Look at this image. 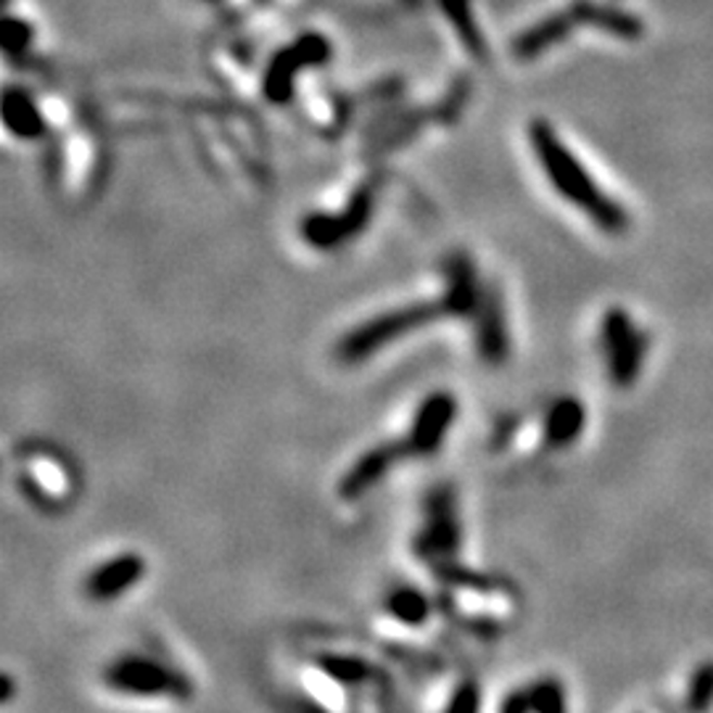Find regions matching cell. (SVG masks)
I'll list each match as a JSON object with an SVG mask.
<instances>
[{"mask_svg": "<svg viewBox=\"0 0 713 713\" xmlns=\"http://www.w3.org/2000/svg\"><path fill=\"white\" fill-rule=\"evenodd\" d=\"M576 11L578 16H582V24L600 29V33L611 35V38L634 42V40H642L645 35L642 20L615 9V5L595 3V0H576Z\"/></svg>", "mask_w": 713, "mask_h": 713, "instance_id": "d6986e66", "label": "cell"}, {"mask_svg": "<svg viewBox=\"0 0 713 713\" xmlns=\"http://www.w3.org/2000/svg\"><path fill=\"white\" fill-rule=\"evenodd\" d=\"M713 709V661H700L692 669L685 690V713H711Z\"/></svg>", "mask_w": 713, "mask_h": 713, "instance_id": "44dd1931", "label": "cell"}, {"mask_svg": "<svg viewBox=\"0 0 713 713\" xmlns=\"http://www.w3.org/2000/svg\"><path fill=\"white\" fill-rule=\"evenodd\" d=\"M0 112H3L5 130L14 132L16 138L40 140L46 136V117H42L38 103H35L27 90L9 85V88L3 90V106H0Z\"/></svg>", "mask_w": 713, "mask_h": 713, "instance_id": "ac0fdd59", "label": "cell"}, {"mask_svg": "<svg viewBox=\"0 0 713 713\" xmlns=\"http://www.w3.org/2000/svg\"><path fill=\"white\" fill-rule=\"evenodd\" d=\"M578 24H582V16H578L576 3L565 5L563 11H558V14L545 16V20L536 22L534 27L523 29V33L513 40L515 59L518 61L539 59L542 53L550 51V48H555V46H560V42L569 38Z\"/></svg>", "mask_w": 713, "mask_h": 713, "instance_id": "4fadbf2b", "label": "cell"}, {"mask_svg": "<svg viewBox=\"0 0 713 713\" xmlns=\"http://www.w3.org/2000/svg\"><path fill=\"white\" fill-rule=\"evenodd\" d=\"M24 489L38 505H59L69 495V471L66 462L53 453H38L24 466Z\"/></svg>", "mask_w": 713, "mask_h": 713, "instance_id": "9a60e30c", "label": "cell"}, {"mask_svg": "<svg viewBox=\"0 0 713 713\" xmlns=\"http://www.w3.org/2000/svg\"><path fill=\"white\" fill-rule=\"evenodd\" d=\"M442 317H453V309H449L444 294L438 298H431V302H416L399 309H389V313L370 317L368 322H362L355 331L346 333V336L339 341L336 357L346 365L365 362V359L386 349L394 341L412 336L420 328L431 326V322L442 320Z\"/></svg>", "mask_w": 713, "mask_h": 713, "instance_id": "3957f363", "label": "cell"}, {"mask_svg": "<svg viewBox=\"0 0 713 713\" xmlns=\"http://www.w3.org/2000/svg\"><path fill=\"white\" fill-rule=\"evenodd\" d=\"M526 132L536 162H539L542 173H545L547 182L555 188V193L565 199V204L576 206L584 217L593 219L595 228H600L602 233L624 235L632 225L629 212L597 186L593 175L587 173V167L563 143V138L558 136V130H555L550 122L534 119Z\"/></svg>", "mask_w": 713, "mask_h": 713, "instance_id": "6da1fadb", "label": "cell"}, {"mask_svg": "<svg viewBox=\"0 0 713 713\" xmlns=\"http://www.w3.org/2000/svg\"><path fill=\"white\" fill-rule=\"evenodd\" d=\"M383 615L405 629H425L434 619V600L412 584H399L383 597Z\"/></svg>", "mask_w": 713, "mask_h": 713, "instance_id": "e0dca14e", "label": "cell"}, {"mask_svg": "<svg viewBox=\"0 0 713 713\" xmlns=\"http://www.w3.org/2000/svg\"><path fill=\"white\" fill-rule=\"evenodd\" d=\"M103 690L149 703H188L196 685L182 669L149 653H122L101 672Z\"/></svg>", "mask_w": 713, "mask_h": 713, "instance_id": "7a4b0ae2", "label": "cell"}, {"mask_svg": "<svg viewBox=\"0 0 713 713\" xmlns=\"http://www.w3.org/2000/svg\"><path fill=\"white\" fill-rule=\"evenodd\" d=\"M442 9L444 14L449 16V22H453L457 35H460L462 46H466L475 59H484L486 42L479 35V27H475V20L471 14V0H442Z\"/></svg>", "mask_w": 713, "mask_h": 713, "instance_id": "ffe728a7", "label": "cell"}, {"mask_svg": "<svg viewBox=\"0 0 713 713\" xmlns=\"http://www.w3.org/2000/svg\"><path fill=\"white\" fill-rule=\"evenodd\" d=\"M587 429V407L576 396H558L542 420V442L550 449H569Z\"/></svg>", "mask_w": 713, "mask_h": 713, "instance_id": "5bb4252c", "label": "cell"}, {"mask_svg": "<svg viewBox=\"0 0 713 713\" xmlns=\"http://www.w3.org/2000/svg\"><path fill=\"white\" fill-rule=\"evenodd\" d=\"M0 42H3V51L9 56H20V53L33 46V27L24 20H16V16H5Z\"/></svg>", "mask_w": 713, "mask_h": 713, "instance_id": "603a6c76", "label": "cell"}, {"mask_svg": "<svg viewBox=\"0 0 713 713\" xmlns=\"http://www.w3.org/2000/svg\"><path fill=\"white\" fill-rule=\"evenodd\" d=\"M497 713H569V692L558 676H536L505 695Z\"/></svg>", "mask_w": 713, "mask_h": 713, "instance_id": "7c38bea8", "label": "cell"}, {"mask_svg": "<svg viewBox=\"0 0 713 713\" xmlns=\"http://www.w3.org/2000/svg\"><path fill=\"white\" fill-rule=\"evenodd\" d=\"M460 513H457L455 492L447 486H438L425 499L423 523H420L412 550L420 558V563H429L434 569L455 563L457 550H460Z\"/></svg>", "mask_w": 713, "mask_h": 713, "instance_id": "5b68a950", "label": "cell"}, {"mask_svg": "<svg viewBox=\"0 0 713 713\" xmlns=\"http://www.w3.org/2000/svg\"><path fill=\"white\" fill-rule=\"evenodd\" d=\"M145 574H149V560L143 555L132 550L117 552L112 558H103L85 574L82 595L96 606H112V602L130 595Z\"/></svg>", "mask_w": 713, "mask_h": 713, "instance_id": "9c48e42d", "label": "cell"}, {"mask_svg": "<svg viewBox=\"0 0 713 713\" xmlns=\"http://www.w3.org/2000/svg\"><path fill=\"white\" fill-rule=\"evenodd\" d=\"M650 339L624 307H608L600 320V355L608 381L615 389H629L642 375Z\"/></svg>", "mask_w": 713, "mask_h": 713, "instance_id": "277c9868", "label": "cell"}, {"mask_svg": "<svg viewBox=\"0 0 713 713\" xmlns=\"http://www.w3.org/2000/svg\"><path fill=\"white\" fill-rule=\"evenodd\" d=\"M475 320V349L486 365H499L510 357V333L508 320H505L502 298L495 289H484L479 309L473 315Z\"/></svg>", "mask_w": 713, "mask_h": 713, "instance_id": "8fae6325", "label": "cell"}, {"mask_svg": "<svg viewBox=\"0 0 713 713\" xmlns=\"http://www.w3.org/2000/svg\"><path fill=\"white\" fill-rule=\"evenodd\" d=\"M333 56L331 40L320 33H304L285 46L283 51H278V56H272L267 64L265 77H262V93L276 106H285L294 99V85L296 75L307 66H322L328 64Z\"/></svg>", "mask_w": 713, "mask_h": 713, "instance_id": "8992f818", "label": "cell"}, {"mask_svg": "<svg viewBox=\"0 0 713 713\" xmlns=\"http://www.w3.org/2000/svg\"><path fill=\"white\" fill-rule=\"evenodd\" d=\"M373 215V191L359 188L341 215H309L302 222V238L313 249H336L359 235Z\"/></svg>", "mask_w": 713, "mask_h": 713, "instance_id": "30bf717a", "label": "cell"}, {"mask_svg": "<svg viewBox=\"0 0 713 713\" xmlns=\"http://www.w3.org/2000/svg\"><path fill=\"white\" fill-rule=\"evenodd\" d=\"M444 278H447L444 298L453 309V317H473L475 309H479L481 294H484V289H479L473 259L462 252L453 254L444 262Z\"/></svg>", "mask_w": 713, "mask_h": 713, "instance_id": "2e32d148", "label": "cell"}, {"mask_svg": "<svg viewBox=\"0 0 713 713\" xmlns=\"http://www.w3.org/2000/svg\"><path fill=\"white\" fill-rule=\"evenodd\" d=\"M407 460H412V457L405 438H386V442H378L373 447L362 449L341 475L336 486L339 497L344 502H359V499L378 489L392 475L394 468L405 466Z\"/></svg>", "mask_w": 713, "mask_h": 713, "instance_id": "52a82bcc", "label": "cell"}, {"mask_svg": "<svg viewBox=\"0 0 713 713\" xmlns=\"http://www.w3.org/2000/svg\"><path fill=\"white\" fill-rule=\"evenodd\" d=\"M457 412H460V405H457L455 394L449 392H431L420 402L416 412H412L410 425H407V434L402 436L412 460H423V457L442 453L457 420Z\"/></svg>", "mask_w": 713, "mask_h": 713, "instance_id": "ba28073f", "label": "cell"}, {"mask_svg": "<svg viewBox=\"0 0 713 713\" xmlns=\"http://www.w3.org/2000/svg\"><path fill=\"white\" fill-rule=\"evenodd\" d=\"M438 713H481V690L479 685L471 679L460 682V685L455 687L453 692H449V698L444 700L442 711Z\"/></svg>", "mask_w": 713, "mask_h": 713, "instance_id": "7402d4cb", "label": "cell"}]
</instances>
